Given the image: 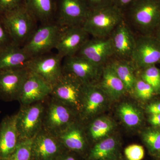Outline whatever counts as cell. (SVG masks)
Returning <instances> with one entry per match:
<instances>
[{
    "label": "cell",
    "mask_w": 160,
    "mask_h": 160,
    "mask_svg": "<svg viewBox=\"0 0 160 160\" xmlns=\"http://www.w3.org/2000/svg\"><path fill=\"white\" fill-rule=\"evenodd\" d=\"M123 12L132 31L149 35L160 22V0H135Z\"/></svg>",
    "instance_id": "6da1fadb"
},
{
    "label": "cell",
    "mask_w": 160,
    "mask_h": 160,
    "mask_svg": "<svg viewBox=\"0 0 160 160\" xmlns=\"http://www.w3.org/2000/svg\"><path fill=\"white\" fill-rule=\"evenodd\" d=\"M12 42L23 47L35 29L37 21L25 5L0 15Z\"/></svg>",
    "instance_id": "7a4b0ae2"
},
{
    "label": "cell",
    "mask_w": 160,
    "mask_h": 160,
    "mask_svg": "<svg viewBox=\"0 0 160 160\" xmlns=\"http://www.w3.org/2000/svg\"><path fill=\"white\" fill-rule=\"evenodd\" d=\"M44 107L42 129L57 137L79 119L76 111L50 96L44 100Z\"/></svg>",
    "instance_id": "3957f363"
},
{
    "label": "cell",
    "mask_w": 160,
    "mask_h": 160,
    "mask_svg": "<svg viewBox=\"0 0 160 160\" xmlns=\"http://www.w3.org/2000/svg\"><path fill=\"white\" fill-rule=\"evenodd\" d=\"M124 19L123 11L112 5L91 10L82 26L92 38H107Z\"/></svg>",
    "instance_id": "277c9868"
},
{
    "label": "cell",
    "mask_w": 160,
    "mask_h": 160,
    "mask_svg": "<svg viewBox=\"0 0 160 160\" xmlns=\"http://www.w3.org/2000/svg\"><path fill=\"white\" fill-rule=\"evenodd\" d=\"M85 85L74 76L63 72L62 77L52 87L50 96L79 115L82 106Z\"/></svg>",
    "instance_id": "5b68a950"
},
{
    "label": "cell",
    "mask_w": 160,
    "mask_h": 160,
    "mask_svg": "<svg viewBox=\"0 0 160 160\" xmlns=\"http://www.w3.org/2000/svg\"><path fill=\"white\" fill-rule=\"evenodd\" d=\"M62 27L55 22L37 27L22 48L31 58L46 54L55 49Z\"/></svg>",
    "instance_id": "8992f818"
},
{
    "label": "cell",
    "mask_w": 160,
    "mask_h": 160,
    "mask_svg": "<svg viewBox=\"0 0 160 160\" xmlns=\"http://www.w3.org/2000/svg\"><path fill=\"white\" fill-rule=\"evenodd\" d=\"M44 107V101L20 106L16 118L20 141L33 138L42 130Z\"/></svg>",
    "instance_id": "52a82bcc"
},
{
    "label": "cell",
    "mask_w": 160,
    "mask_h": 160,
    "mask_svg": "<svg viewBox=\"0 0 160 160\" xmlns=\"http://www.w3.org/2000/svg\"><path fill=\"white\" fill-rule=\"evenodd\" d=\"M91 11L86 0H57L55 22L61 27L82 26Z\"/></svg>",
    "instance_id": "ba28073f"
},
{
    "label": "cell",
    "mask_w": 160,
    "mask_h": 160,
    "mask_svg": "<svg viewBox=\"0 0 160 160\" xmlns=\"http://www.w3.org/2000/svg\"><path fill=\"white\" fill-rule=\"evenodd\" d=\"M49 53L31 58L26 67L30 72L39 77L52 88L63 75V58L58 53Z\"/></svg>",
    "instance_id": "9c48e42d"
},
{
    "label": "cell",
    "mask_w": 160,
    "mask_h": 160,
    "mask_svg": "<svg viewBox=\"0 0 160 160\" xmlns=\"http://www.w3.org/2000/svg\"><path fill=\"white\" fill-rule=\"evenodd\" d=\"M131 61L136 68L143 69L160 62V41L149 35L136 37Z\"/></svg>",
    "instance_id": "30bf717a"
},
{
    "label": "cell",
    "mask_w": 160,
    "mask_h": 160,
    "mask_svg": "<svg viewBox=\"0 0 160 160\" xmlns=\"http://www.w3.org/2000/svg\"><path fill=\"white\" fill-rule=\"evenodd\" d=\"M89 36L82 26L62 27L55 49L63 59L75 55Z\"/></svg>",
    "instance_id": "8fae6325"
},
{
    "label": "cell",
    "mask_w": 160,
    "mask_h": 160,
    "mask_svg": "<svg viewBox=\"0 0 160 160\" xmlns=\"http://www.w3.org/2000/svg\"><path fill=\"white\" fill-rule=\"evenodd\" d=\"M66 150L58 137L42 129L32 139L31 160H56Z\"/></svg>",
    "instance_id": "7c38bea8"
},
{
    "label": "cell",
    "mask_w": 160,
    "mask_h": 160,
    "mask_svg": "<svg viewBox=\"0 0 160 160\" xmlns=\"http://www.w3.org/2000/svg\"><path fill=\"white\" fill-rule=\"evenodd\" d=\"M102 67L76 55L64 58L62 64L63 72L74 76L85 85L96 84Z\"/></svg>",
    "instance_id": "4fadbf2b"
},
{
    "label": "cell",
    "mask_w": 160,
    "mask_h": 160,
    "mask_svg": "<svg viewBox=\"0 0 160 160\" xmlns=\"http://www.w3.org/2000/svg\"><path fill=\"white\" fill-rule=\"evenodd\" d=\"M75 55L102 67L114 58L111 39L110 37L89 38Z\"/></svg>",
    "instance_id": "5bb4252c"
},
{
    "label": "cell",
    "mask_w": 160,
    "mask_h": 160,
    "mask_svg": "<svg viewBox=\"0 0 160 160\" xmlns=\"http://www.w3.org/2000/svg\"><path fill=\"white\" fill-rule=\"evenodd\" d=\"M29 73L26 67L0 71V99L6 102L18 101Z\"/></svg>",
    "instance_id": "9a60e30c"
},
{
    "label": "cell",
    "mask_w": 160,
    "mask_h": 160,
    "mask_svg": "<svg viewBox=\"0 0 160 160\" xmlns=\"http://www.w3.org/2000/svg\"><path fill=\"white\" fill-rule=\"evenodd\" d=\"M114 58L131 61L136 44V37L125 19L119 24L110 37Z\"/></svg>",
    "instance_id": "2e32d148"
},
{
    "label": "cell",
    "mask_w": 160,
    "mask_h": 160,
    "mask_svg": "<svg viewBox=\"0 0 160 160\" xmlns=\"http://www.w3.org/2000/svg\"><path fill=\"white\" fill-rule=\"evenodd\" d=\"M52 90V87L49 84L29 71L18 101L20 106H26L42 102L49 97Z\"/></svg>",
    "instance_id": "e0dca14e"
},
{
    "label": "cell",
    "mask_w": 160,
    "mask_h": 160,
    "mask_svg": "<svg viewBox=\"0 0 160 160\" xmlns=\"http://www.w3.org/2000/svg\"><path fill=\"white\" fill-rule=\"evenodd\" d=\"M58 138L66 150L81 156L88 153L89 141L84 124L79 119L72 123Z\"/></svg>",
    "instance_id": "ac0fdd59"
},
{
    "label": "cell",
    "mask_w": 160,
    "mask_h": 160,
    "mask_svg": "<svg viewBox=\"0 0 160 160\" xmlns=\"http://www.w3.org/2000/svg\"><path fill=\"white\" fill-rule=\"evenodd\" d=\"M17 113L7 115L0 123V158L8 160L20 142L16 126Z\"/></svg>",
    "instance_id": "d6986e66"
},
{
    "label": "cell",
    "mask_w": 160,
    "mask_h": 160,
    "mask_svg": "<svg viewBox=\"0 0 160 160\" xmlns=\"http://www.w3.org/2000/svg\"><path fill=\"white\" fill-rule=\"evenodd\" d=\"M106 95L97 84L85 85L79 119L83 122L97 114L105 104Z\"/></svg>",
    "instance_id": "ffe728a7"
},
{
    "label": "cell",
    "mask_w": 160,
    "mask_h": 160,
    "mask_svg": "<svg viewBox=\"0 0 160 160\" xmlns=\"http://www.w3.org/2000/svg\"><path fill=\"white\" fill-rule=\"evenodd\" d=\"M31 58L22 47L11 43L0 51V71L25 68Z\"/></svg>",
    "instance_id": "44dd1931"
},
{
    "label": "cell",
    "mask_w": 160,
    "mask_h": 160,
    "mask_svg": "<svg viewBox=\"0 0 160 160\" xmlns=\"http://www.w3.org/2000/svg\"><path fill=\"white\" fill-rule=\"evenodd\" d=\"M100 78V83L97 84L112 98L117 99L127 92L124 84L109 63L102 67Z\"/></svg>",
    "instance_id": "7402d4cb"
},
{
    "label": "cell",
    "mask_w": 160,
    "mask_h": 160,
    "mask_svg": "<svg viewBox=\"0 0 160 160\" xmlns=\"http://www.w3.org/2000/svg\"><path fill=\"white\" fill-rule=\"evenodd\" d=\"M26 8L41 25L55 22L56 1L25 0Z\"/></svg>",
    "instance_id": "603a6c76"
},
{
    "label": "cell",
    "mask_w": 160,
    "mask_h": 160,
    "mask_svg": "<svg viewBox=\"0 0 160 160\" xmlns=\"http://www.w3.org/2000/svg\"><path fill=\"white\" fill-rule=\"evenodd\" d=\"M118 144L113 137H106L95 144L89 150L87 160H114L117 158Z\"/></svg>",
    "instance_id": "cb8c5ba5"
},
{
    "label": "cell",
    "mask_w": 160,
    "mask_h": 160,
    "mask_svg": "<svg viewBox=\"0 0 160 160\" xmlns=\"http://www.w3.org/2000/svg\"><path fill=\"white\" fill-rule=\"evenodd\" d=\"M108 63L124 84L126 91H132L137 78L134 73L135 67L131 61L113 58Z\"/></svg>",
    "instance_id": "d4e9b609"
},
{
    "label": "cell",
    "mask_w": 160,
    "mask_h": 160,
    "mask_svg": "<svg viewBox=\"0 0 160 160\" xmlns=\"http://www.w3.org/2000/svg\"><path fill=\"white\" fill-rule=\"evenodd\" d=\"M114 124L107 118H97L91 121L85 126V132L88 141H97L105 138L113 130Z\"/></svg>",
    "instance_id": "484cf974"
},
{
    "label": "cell",
    "mask_w": 160,
    "mask_h": 160,
    "mask_svg": "<svg viewBox=\"0 0 160 160\" xmlns=\"http://www.w3.org/2000/svg\"><path fill=\"white\" fill-rule=\"evenodd\" d=\"M119 115L123 123L128 127L134 128L142 122L141 112L134 105L129 103L121 104L118 109Z\"/></svg>",
    "instance_id": "4316f807"
},
{
    "label": "cell",
    "mask_w": 160,
    "mask_h": 160,
    "mask_svg": "<svg viewBox=\"0 0 160 160\" xmlns=\"http://www.w3.org/2000/svg\"><path fill=\"white\" fill-rule=\"evenodd\" d=\"M142 139L150 153L159 154L160 152V129H152L144 131Z\"/></svg>",
    "instance_id": "83f0119b"
},
{
    "label": "cell",
    "mask_w": 160,
    "mask_h": 160,
    "mask_svg": "<svg viewBox=\"0 0 160 160\" xmlns=\"http://www.w3.org/2000/svg\"><path fill=\"white\" fill-rule=\"evenodd\" d=\"M142 69L141 79L149 84L155 92L160 90V70L155 65L148 66Z\"/></svg>",
    "instance_id": "f1b7e54d"
},
{
    "label": "cell",
    "mask_w": 160,
    "mask_h": 160,
    "mask_svg": "<svg viewBox=\"0 0 160 160\" xmlns=\"http://www.w3.org/2000/svg\"><path fill=\"white\" fill-rule=\"evenodd\" d=\"M32 139L20 141L8 160H31Z\"/></svg>",
    "instance_id": "f546056e"
},
{
    "label": "cell",
    "mask_w": 160,
    "mask_h": 160,
    "mask_svg": "<svg viewBox=\"0 0 160 160\" xmlns=\"http://www.w3.org/2000/svg\"><path fill=\"white\" fill-rule=\"evenodd\" d=\"M132 91L138 98L143 100L149 99L155 92L152 87L141 78L137 79Z\"/></svg>",
    "instance_id": "4dcf8cb0"
},
{
    "label": "cell",
    "mask_w": 160,
    "mask_h": 160,
    "mask_svg": "<svg viewBox=\"0 0 160 160\" xmlns=\"http://www.w3.org/2000/svg\"><path fill=\"white\" fill-rule=\"evenodd\" d=\"M124 152L128 160H142L145 155V151L142 146L137 144L127 146Z\"/></svg>",
    "instance_id": "1f68e13d"
},
{
    "label": "cell",
    "mask_w": 160,
    "mask_h": 160,
    "mask_svg": "<svg viewBox=\"0 0 160 160\" xmlns=\"http://www.w3.org/2000/svg\"><path fill=\"white\" fill-rule=\"evenodd\" d=\"M25 0H0V15L25 5Z\"/></svg>",
    "instance_id": "d6a6232c"
},
{
    "label": "cell",
    "mask_w": 160,
    "mask_h": 160,
    "mask_svg": "<svg viewBox=\"0 0 160 160\" xmlns=\"http://www.w3.org/2000/svg\"><path fill=\"white\" fill-rule=\"evenodd\" d=\"M12 43L0 18V51Z\"/></svg>",
    "instance_id": "836d02e7"
},
{
    "label": "cell",
    "mask_w": 160,
    "mask_h": 160,
    "mask_svg": "<svg viewBox=\"0 0 160 160\" xmlns=\"http://www.w3.org/2000/svg\"><path fill=\"white\" fill-rule=\"evenodd\" d=\"M91 10L102 9L113 5V0H86Z\"/></svg>",
    "instance_id": "e575fe53"
},
{
    "label": "cell",
    "mask_w": 160,
    "mask_h": 160,
    "mask_svg": "<svg viewBox=\"0 0 160 160\" xmlns=\"http://www.w3.org/2000/svg\"><path fill=\"white\" fill-rule=\"evenodd\" d=\"M135 0H113V5L124 12Z\"/></svg>",
    "instance_id": "d590c367"
},
{
    "label": "cell",
    "mask_w": 160,
    "mask_h": 160,
    "mask_svg": "<svg viewBox=\"0 0 160 160\" xmlns=\"http://www.w3.org/2000/svg\"><path fill=\"white\" fill-rule=\"evenodd\" d=\"M80 156L75 152L66 150L56 160H80Z\"/></svg>",
    "instance_id": "8d00e7d4"
},
{
    "label": "cell",
    "mask_w": 160,
    "mask_h": 160,
    "mask_svg": "<svg viewBox=\"0 0 160 160\" xmlns=\"http://www.w3.org/2000/svg\"><path fill=\"white\" fill-rule=\"evenodd\" d=\"M147 111L151 115L160 114V102L149 104L147 106Z\"/></svg>",
    "instance_id": "74e56055"
},
{
    "label": "cell",
    "mask_w": 160,
    "mask_h": 160,
    "mask_svg": "<svg viewBox=\"0 0 160 160\" xmlns=\"http://www.w3.org/2000/svg\"><path fill=\"white\" fill-rule=\"evenodd\" d=\"M149 122L154 127H160V114L151 115L149 118Z\"/></svg>",
    "instance_id": "f35d334b"
},
{
    "label": "cell",
    "mask_w": 160,
    "mask_h": 160,
    "mask_svg": "<svg viewBox=\"0 0 160 160\" xmlns=\"http://www.w3.org/2000/svg\"><path fill=\"white\" fill-rule=\"evenodd\" d=\"M157 28H158L159 29V35H158V37L157 38L159 40H160V22L159 23L158 25Z\"/></svg>",
    "instance_id": "ab89813d"
},
{
    "label": "cell",
    "mask_w": 160,
    "mask_h": 160,
    "mask_svg": "<svg viewBox=\"0 0 160 160\" xmlns=\"http://www.w3.org/2000/svg\"><path fill=\"white\" fill-rule=\"evenodd\" d=\"M159 157H160V152L159 153Z\"/></svg>",
    "instance_id": "60d3db41"
},
{
    "label": "cell",
    "mask_w": 160,
    "mask_h": 160,
    "mask_svg": "<svg viewBox=\"0 0 160 160\" xmlns=\"http://www.w3.org/2000/svg\"><path fill=\"white\" fill-rule=\"evenodd\" d=\"M0 160H2V159H1V158H0Z\"/></svg>",
    "instance_id": "b9f144b4"
}]
</instances>
